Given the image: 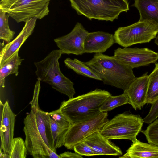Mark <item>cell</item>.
<instances>
[{"label": "cell", "mask_w": 158, "mask_h": 158, "mask_svg": "<svg viewBox=\"0 0 158 158\" xmlns=\"http://www.w3.org/2000/svg\"><path fill=\"white\" fill-rule=\"evenodd\" d=\"M155 40V43L158 46V34H157Z\"/></svg>", "instance_id": "31"}, {"label": "cell", "mask_w": 158, "mask_h": 158, "mask_svg": "<svg viewBox=\"0 0 158 158\" xmlns=\"http://www.w3.org/2000/svg\"><path fill=\"white\" fill-rule=\"evenodd\" d=\"M114 56L133 69L155 63L158 60V53L147 48H118Z\"/></svg>", "instance_id": "10"}, {"label": "cell", "mask_w": 158, "mask_h": 158, "mask_svg": "<svg viewBox=\"0 0 158 158\" xmlns=\"http://www.w3.org/2000/svg\"><path fill=\"white\" fill-rule=\"evenodd\" d=\"M148 76L146 73L136 77L123 91L128 97L130 104L135 110L141 109L146 104Z\"/></svg>", "instance_id": "13"}, {"label": "cell", "mask_w": 158, "mask_h": 158, "mask_svg": "<svg viewBox=\"0 0 158 158\" xmlns=\"http://www.w3.org/2000/svg\"><path fill=\"white\" fill-rule=\"evenodd\" d=\"M51 0H1L0 9L17 23L34 18L41 19L49 12Z\"/></svg>", "instance_id": "7"}, {"label": "cell", "mask_w": 158, "mask_h": 158, "mask_svg": "<svg viewBox=\"0 0 158 158\" xmlns=\"http://www.w3.org/2000/svg\"><path fill=\"white\" fill-rule=\"evenodd\" d=\"M134 6L139 11L140 21H151L158 25V0H134Z\"/></svg>", "instance_id": "19"}, {"label": "cell", "mask_w": 158, "mask_h": 158, "mask_svg": "<svg viewBox=\"0 0 158 158\" xmlns=\"http://www.w3.org/2000/svg\"><path fill=\"white\" fill-rule=\"evenodd\" d=\"M60 158H82V156L75 152L73 153L67 151L59 155Z\"/></svg>", "instance_id": "30"}, {"label": "cell", "mask_w": 158, "mask_h": 158, "mask_svg": "<svg viewBox=\"0 0 158 158\" xmlns=\"http://www.w3.org/2000/svg\"><path fill=\"white\" fill-rule=\"evenodd\" d=\"M84 63L104 84L123 91L136 78L132 68L123 64L114 56L96 53L91 59Z\"/></svg>", "instance_id": "2"}, {"label": "cell", "mask_w": 158, "mask_h": 158, "mask_svg": "<svg viewBox=\"0 0 158 158\" xmlns=\"http://www.w3.org/2000/svg\"><path fill=\"white\" fill-rule=\"evenodd\" d=\"M114 43L112 34L102 31L89 32L85 41V53H103Z\"/></svg>", "instance_id": "15"}, {"label": "cell", "mask_w": 158, "mask_h": 158, "mask_svg": "<svg viewBox=\"0 0 158 158\" xmlns=\"http://www.w3.org/2000/svg\"><path fill=\"white\" fill-rule=\"evenodd\" d=\"M98 130L83 141L88 144L99 155L122 156L120 148L111 142Z\"/></svg>", "instance_id": "16"}, {"label": "cell", "mask_w": 158, "mask_h": 158, "mask_svg": "<svg viewBox=\"0 0 158 158\" xmlns=\"http://www.w3.org/2000/svg\"><path fill=\"white\" fill-rule=\"evenodd\" d=\"M64 63L68 68L72 69L77 74L101 81L100 79L91 68L84 62L77 59L74 58L73 60L68 58L64 60Z\"/></svg>", "instance_id": "21"}, {"label": "cell", "mask_w": 158, "mask_h": 158, "mask_svg": "<svg viewBox=\"0 0 158 158\" xmlns=\"http://www.w3.org/2000/svg\"><path fill=\"white\" fill-rule=\"evenodd\" d=\"M89 33L81 23L77 22L70 32L54 41L63 54L81 55L85 53V41Z\"/></svg>", "instance_id": "11"}, {"label": "cell", "mask_w": 158, "mask_h": 158, "mask_svg": "<svg viewBox=\"0 0 158 158\" xmlns=\"http://www.w3.org/2000/svg\"><path fill=\"white\" fill-rule=\"evenodd\" d=\"M47 137L50 148L56 152L57 148L64 146L66 136L69 128L58 124L45 112L44 115Z\"/></svg>", "instance_id": "17"}, {"label": "cell", "mask_w": 158, "mask_h": 158, "mask_svg": "<svg viewBox=\"0 0 158 158\" xmlns=\"http://www.w3.org/2000/svg\"><path fill=\"white\" fill-rule=\"evenodd\" d=\"M9 17L7 14L0 9V39L7 43L11 41L15 33L9 28Z\"/></svg>", "instance_id": "24"}, {"label": "cell", "mask_w": 158, "mask_h": 158, "mask_svg": "<svg viewBox=\"0 0 158 158\" xmlns=\"http://www.w3.org/2000/svg\"><path fill=\"white\" fill-rule=\"evenodd\" d=\"M158 117V98L151 104V107L147 115L143 119L144 123L150 124Z\"/></svg>", "instance_id": "29"}, {"label": "cell", "mask_w": 158, "mask_h": 158, "mask_svg": "<svg viewBox=\"0 0 158 158\" xmlns=\"http://www.w3.org/2000/svg\"><path fill=\"white\" fill-rule=\"evenodd\" d=\"M121 158H158V146L137 140Z\"/></svg>", "instance_id": "18"}, {"label": "cell", "mask_w": 158, "mask_h": 158, "mask_svg": "<svg viewBox=\"0 0 158 158\" xmlns=\"http://www.w3.org/2000/svg\"><path fill=\"white\" fill-rule=\"evenodd\" d=\"M15 121V115L11 110L8 101H6L2 106L1 115V149L3 153L0 154V158H9L14 138Z\"/></svg>", "instance_id": "12"}, {"label": "cell", "mask_w": 158, "mask_h": 158, "mask_svg": "<svg viewBox=\"0 0 158 158\" xmlns=\"http://www.w3.org/2000/svg\"><path fill=\"white\" fill-rule=\"evenodd\" d=\"M73 149L75 152L82 156H91L99 155L92 148L83 141L76 144L73 147Z\"/></svg>", "instance_id": "27"}, {"label": "cell", "mask_w": 158, "mask_h": 158, "mask_svg": "<svg viewBox=\"0 0 158 158\" xmlns=\"http://www.w3.org/2000/svg\"><path fill=\"white\" fill-rule=\"evenodd\" d=\"M107 112H101L92 118L72 124L66 136L65 147L68 149H73L77 143L100 130L109 120Z\"/></svg>", "instance_id": "9"}, {"label": "cell", "mask_w": 158, "mask_h": 158, "mask_svg": "<svg viewBox=\"0 0 158 158\" xmlns=\"http://www.w3.org/2000/svg\"><path fill=\"white\" fill-rule=\"evenodd\" d=\"M27 150L25 142L21 137L14 138L9 158H26Z\"/></svg>", "instance_id": "25"}, {"label": "cell", "mask_w": 158, "mask_h": 158, "mask_svg": "<svg viewBox=\"0 0 158 158\" xmlns=\"http://www.w3.org/2000/svg\"><path fill=\"white\" fill-rule=\"evenodd\" d=\"M78 14L89 19L113 21L129 10L127 0H69Z\"/></svg>", "instance_id": "5"}, {"label": "cell", "mask_w": 158, "mask_h": 158, "mask_svg": "<svg viewBox=\"0 0 158 158\" xmlns=\"http://www.w3.org/2000/svg\"><path fill=\"white\" fill-rule=\"evenodd\" d=\"M40 81L37 79L31 102V110L24 120L25 144L28 152L34 158H60L50 148L44 118L45 112L40 109L38 104Z\"/></svg>", "instance_id": "1"}, {"label": "cell", "mask_w": 158, "mask_h": 158, "mask_svg": "<svg viewBox=\"0 0 158 158\" xmlns=\"http://www.w3.org/2000/svg\"><path fill=\"white\" fill-rule=\"evenodd\" d=\"M144 123L139 115L124 112L109 120L100 130L110 139H127L134 143Z\"/></svg>", "instance_id": "6"}, {"label": "cell", "mask_w": 158, "mask_h": 158, "mask_svg": "<svg viewBox=\"0 0 158 158\" xmlns=\"http://www.w3.org/2000/svg\"><path fill=\"white\" fill-rule=\"evenodd\" d=\"M158 34V25L151 21H140L130 25L119 27L114 35L115 42L123 47L148 43Z\"/></svg>", "instance_id": "8"}, {"label": "cell", "mask_w": 158, "mask_h": 158, "mask_svg": "<svg viewBox=\"0 0 158 158\" xmlns=\"http://www.w3.org/2000/svg\"><path fill=\"white\" fill-rule=\"evenodd\" d=\"M141 132L144 135L148 142L158 146V119L154 120L145 130Z\"/></svg>", "instance_id": "26"}, {"label": "cell", "mask_w": 158, "mask_h": 158, "mask_svg": "<svg viewBox=\"0 0 158 158\" xmlns=\"http://www.w3.org/2000/svg\"><path fill=\"white\" fill-rule=\"evenodd\" d=\"M50 117L58 124L65 128H69L72 124L58 109L48 112Z\"/></svg>", "instance_id": "28"}, {"label": "cell", "mask_w": 158, "mask_h": 158, "mask_svg": "<svg viewBox=\"0 0 158 158\" xmlns=\"http://www.w3.org/2000/svg\"><path fill=\"white\" fill-rule=\"evenodd\" d=\"M129 104L130 102L127 95L124 93L117 96L110 95L101 106L100 112H107L122 105Z\"/></svg>", "instance_id": "23"}, {"label": "cell", "mask_w": 158, "mask_h": 158, "mask_svg": "<svg viewBox=\"0 0 158 158\" xmlns=\"http://www.w3.org/2000/svg\"><path fill=\"white\" fill-rule=\"evenodd\" d=\"M36 18L26 21L21 31L12 41L3 45L0 52V66L9 60L32 34L36 25Z\"/></svg>", "instance_id": "14"}, {"label": "cell", "mask_w": 158, "mask_h": 158, "mask_svg": "<svg viewBox=\"0 0 158 158\" xmlns=\"http://www.w3.org/2000/svg\"><path fill=\"white\" fill-rule=\"evenodd\" d=\"M111 94L96 89L82 95L62 101L58 109L72 124L86 120L99 114L100 108Z\"/></svg>", "instance_id": "3"}, {"label": "cell", "mask_w": 158, "mask_h": 158, "mask_svg": "<svg viewBox=\"0 0 158 158\" xmlns=\"http://www.w3.org/2000/svg\"><path fill=\"white\" fill-rule=\"evenodd\" d=\"M62 54L60 49L53 50L42 60L35 62V73L41 81L48 84L70 98L73 97L76 92L73 82L60 70L59 60Z\"/></svg>", "instance_id": "4"}, {"label": "cell", "mask_w": 158, "mask_h": 158, "mask_svg": "<svg viewBox=\"0 0 158 158\" xmlns=\"http://www.w3.org/2000/svg\"><path fill=\"white\" fill-rule=\"evenodd\" d=\"M158 98V63L148 76V86L146 104H152Z\"/></svg>", "instance_id": "22"}, {"label": "cell", "mask_w": 158, "mask_h": 158, "mask_svg": "<svg viewBox=\"0 0 158 158\" xmlns=\"http://www.w3.org/2000/svg\"><path fill=\"white\" fill-rule=\"evenodd\" d=\"M19 51H16L7 61L0 66V85L2 88L5 87V78L11 74L16 76L19 74V67L23 60L19 56Z\"/></svg>", "instance_id": "20"}]
</instances>
